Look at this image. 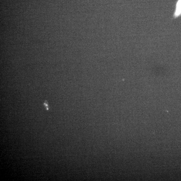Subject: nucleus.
<instances>
[{"label": "nucleus", "instance_id": "f257e3e1", "mask_svg": "<svg viewBox=\"0 0 181 181\" xmlns=\"http://www.w3.org/2000/svg\"><path fill=\"white\" fill-rule=\"evenodd\" d=\"M181 17V0H177L175 5V8L173 15V19L179 18Z\"/></svg>", "mask_w": 181, "mask_h": 181}]
</instances>
